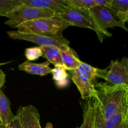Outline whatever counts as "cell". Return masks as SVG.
Listing matches in <instances>:
<instances>
[{"instance_id":"9","label":"cell","mask_w":128,"mask_h":128,"mask_svg":"<svg viewBox=\"0 0 128 128\" xmlns=\"http://www.w3.org/2000/svg\"><path fill=\"white\" fill-rule=\"evenodd\" d=\"M127 110V100L125 94L122 102L116 112L107 120L99 124H95V128H128Z\"/></svg>"},{"instance_id":"30","label":"cell","mask_w":128,"mask_h":128,"mask_svg":"<svg viewBox=\"0 0 128 128\" xmlns=\"http://www.w3.org/2000/svg\"><path fill=\"white\" fill-rule=\"evenodd\" d=\"M126 98H127V100L128 101V87L127 89V91H126Z\"/></svg>"},{"instance_id":"32","label":"cell","mask_w":128,"mask_h":128,"mask_svg":"<svg viewBox=\"0 0 128 128\" xmlns=\"http://www.w3.org/2000/svg\"></svg>"},{"instance_id":"6","label":"cell","mask_w":128,"mask_h":128,"mask_svg":"<svg viewBox=\"0 0 128 128\" xmlns=\"http://www.w3.org/2000/svg\"><path fill=\"white\" fill-rule=\"evenodd\" d=\"M101 78L108 84L128 86V58L111 61L109 67L103 70Z\"/></svg>"},{"instance_id":"27","label":"cell","mask_w":128,"mask_h":128,"mask_svg":"<svg viewBox=\"0 0 128 128\" xmlns=\"http://www.w3.org/2000/svg\"><path fill=\"white\" fill-rule=\"evenodd\" d=\"M0 128H16V126H15V125L14 124L13 122H12L11 124H10L8 126H5V127H3V126H2L1 125H0Z\"/></svg>"},{"instance_id":"25","label":"cell","mask_w":128,"mask_h":128,"mask_svg":"<svg viewBox=\"0 0 128 128\" xmlns=\"http://www.w3.org/2000/svg\"><path fill=\"white\" fill-rule=\"evenodd\" d=\"M5 81H6V75L4 72L0 69V90H1V88L4 84Z\"/></svg>"},{"instance_id":"33","label":"cell","mask_w":128,"mask_h":128,"mask_svg":"<svg viewBox=\"0 0 128 128\" xmlns=\"http://www.w3.org/2000/svg\"></svg>"},{"instance_id":"3","label":"cell","mask_w":128,"mask_h":128,"mask_svg":"<svg viewBox=\"0 0 128 128\" xmlns=\"http://www.w3.org/2000/svg\"><path fill=\"white\" fill-rule=\"evenodd\" d=\"M54 16L55 12L50 10L29 7L21 4L5 15L8 20L5 21L4 24L12 28H18L19 26L26 22Z\"/></svg>"},{"instance_id":"16","label":"cell","mask_w":128,"mask_h":128,"mask_svg":"<svg viewBox=\"0 0 128 128\" xmlns=\"http://www.w3.org/2000/svg\"><path fill=\"white\" fill-rule=\"evenodd\" d=\"M43 56L48 62L52 63L55 66L61 65L64 66L61 59V52L59 48L52 46H44L40 47Z\"/></svg>"},{"instance_id":"17","label":"cell","mask_w":128,"mask_h":128,"mask_svg":"<svg viewBox=\"0 0 128 128\" xmlns=\"http://www.w3.org/2000/svg\"><path fill=\"white\" fill-rule=\"evenodd\" d=\"M52 78L60 87H64L68 83L69 74L67 72V70L64 66L58 65L55 66L54 69H52Z\"/></svg>"},{"instance_id":"29","label":"cell","mask_w":128,"mask_h":128,"mask_svg":"<svg viewBox=\"0 0 128 128\" xmlns=\"http://www.w3.org/2000/svg\"><path fill=\"white\" fill-rule=\"evenodd\" d=\"M127 100V98H126ZM127 104H128V110H127V115H126V119H127V121H128V101L127 100Z\"/></svg>"},{"instance_id":"5","label":"cell","mask_w":128,"mask_h":128,"mask_svg":"<svg viewBox=\"0 0 128 128\" xmlns=\"http://www.w3.org/2000/svg\"><path fill=\"white\" fill-rule=\"evenodd\" d=\"M95 26L102 36L111 37L112 34L108 31V28L120 27L128 31L126 22L120 21L115 18L109 9L100 6H96L89 10Z\"/></svg>"},{"instance_id":"31","label":"cell","mask_w":128,"mask_h":128,"mask_svg":"<svg viewBox=\"0 0 128 128\" xmlns=\"http://www.w3.org/2000/svg\"><path fill=\"white\" fill-rule=\"evenodd\" d=\"M8 63V62H4V63H0V66H2V65H4V64H6Z\"/></svg>"},{"instance_id":"2","label":"cell","mask_w":128,"mask_h":128,"mask_svg":"<svg viewBox=\"0 0 128 128\" xmlns=\"http://www.w3.org/2000/svg\"><path fill=\"white\" fill-rule=\"evenodd\" d=\"M70 26L68 22L54 16L41 18L22 23L18 27V31L23 33L34 34L50 38L62 37V32Z\"/></svg>"},{"instance_id":"21","label":"cell","mask_w":128,"mask_h":128,"mask_svg":"<svg viewBox=\"0 0 128 128\" xmlns=\"http://www.w3.org/2000/svg\"><path fill=\"white\" fill-rule=\"evenodd\" d=\"M112 14L128 12V0H112L110 8Z\"/></svg>"},{"instance_id":"18","label":"cell","mask_w":128,"mask_h":128,"mask_svg":"<svg viewBox=\"0 0 128 128\" xmlns=\"http://www.w3.org/2000/svg\"><path fill=\"white\" fill-rule=\"evenodd\" d=\"M78 69H80L82 72H83L87 76L91 83L93 84L94 85L97 83L96 78H99L101 69L92 67L91 65L82 62V61H81V62L80 63Z\"/></svg>"},{"instance_id":"10","label":"cell","mask_w":128,"mask_h":128,"mask_svg":"<svg viewBox=\"0 0 128 128\" xmlns=\"http://www.w3.org/2000/svg\"><path fill=\"white\" fill-rule=\"evenodd\" d=\"M16 116L22 128H41L40 112L32 105L20 106L17 110Z\"/></svg>"},{"instance_id":"26","label":"cell","mask_w":128,"mask_h":128,"mask_svg":"<svg viewBox=\"0 0 128 128\" xmlns=\"http://www.w3.org/2000/svg\"><path fill=\"white\" fill-rule=\"evenodd\" d=\"M12 122L14 123V124L15 125V126H16V128H22V126H21V123H20V120H19L18 118L16 116H15L14 119L13 120V121H12Z\"/></svg>"},{"instance_id":"20","label":"cell","mask_w":128,"mask_h":128,"mask_svg":"<svg viewBox=\"0 0 128 128\" xmlns=\"http://www.w3.org/2000/svg\"><path fill=\"white\" fill-rule=\"evenodd\" d=\"M68 4L75 8L88 11L96 6L94 0H66Z\"/></svg>"},{"instance_id":"22","label":"cell","mask_w":128,"mask_h":128,"mask_svg":"<svg viewBox=\"0 0 128 128\" xmlns=\"http://www.w3.org/2000/svg\"><path fill=\"white\" fill-rule=\"evenodd\" d=\"M24 54L28 61H34L43 56L42 51L39 46L26 48L24 51Z\"/></svg>"},{"instance_id":"28","label":"cell","mask_w":128,"mask_h":128,"mask_svg":"<svg viewBox=\"0 0 128 128\" xmlns=\"http://www.w3.org/2000/svg\"><path fill=\"white\" fill-rule=\"evenodd\" d=\"M44 128H53V126H52V123H51V122H47V124H46V126H45Z\"/></svg>"},{"instance_id":"14","label":"cell","mask_w":128,"mask_h":128,"mask_svg":"<svg viewBox=\"0 0 128 128\" xmlns=\"http://www.w3.org/2000/svg\"><path fill=\"white\" fill-rule=\"evenodd\" d=\"M50 62L48 61L42 63H34L27 60L20 64L18 68L30 74L44 76L52 72V68H50Z\"/></svg>"},{"instance_id":"24","label":"cell","mask_w":128,"mask_h":128,"mask_svg":"<svg viewBox=\"0 0 128 128\" xmlns=\"http://www.w3.org/2000/svg\"><path fill=\"white\" fill-rule=\"evenodd\" d=\"M115 16L118 18L120 21L122 22H128V12L122 13V12H118L115 14Z\"/></svg>"},{"instance_id":"15","label":"cell","mask_w":128,"mask_h":128,"mask_svg":"<svg viewBox=\"0 0 128 128\" xmlns=\"http://www.w3.org/2000/svg\"><path fill=\"white\" fill-rule=\"evenodd\" d=\"M16 115L11 111V102L2 90H0V124L2 126H8L12 122Z\"/></svg>"},{"instance_id":"1","label":"cell","mask_w":128,"mask_h":128,"mask_svg":"<svg viewBox=\"0 0 128 128\" xmlns=\"http://www.w3.org/2000/svg\"><path fill=\"white\" fill-rule=\"evenodd\" d=\"M128 86L110 85L101 82L94 85L98 93L96 99V123L99 124L110 118L118 109Z\"/></svg>"},{"instance_id":"12","label":"cell","mask_w":128,"mask_h":128,"mask_svg":"<svg viewBox=\"0 0 128 128\" xmlns=\"http://www.w3.org/2000/svg\"><path fill=\"white\" fill-rule=\"evenodd\" d=\"M83 120L78 128H95L96 123V99L90 98L82 104Z\"/></svg>"},{"instance_id":"7","label":"cell","mask_w":128,"mask_h":128,"mask_svg":"<svg viewBox=\"0 0 128 128\" xmlns=\"http://www.w3.org/2000/svg\"><path fill=\"white\" fill-rule=\"evenodd\" d=\"M9 37L13 40H24L39 45V47L44 46H56L60 48L64 45H70V41L64 37L50 38L41 35L20 32L18 31H10L7 32Z\"/></svg>"},{"instance_id":"23","label":"cell","mask_w":128,"mask_h":128,"mask_svg":"<svg viewBox=\"0 0 128 128\" xmlns=\"http://www.w3.org/2000/svg\"><path fill=\"white\" fill-rule=\"evenodd\" d=\"M96 6H102L108 9L110 8L112 0H94Z\"/></svg>"},{"instance_id":"4","label":"cell","mask_w":128,"mask_h":128,"mask_svg":"<svg viewBox=\"0 0 128 128\" xmlns=\"http://www.w3.org/2000/svg\"><path fill=\"white\" fill-rule=\"evenodd\" d=\"M67 2V1H66ZM68 22L70 26L88 28L94 31L98 35L99 40L102 42L104 36H102L95 26L92 17L88 11L79 10L68 4L55 14Z\"/></svg>"},{"instance_id":"34","label":"cell","mask_w":128,"mask_h":128,"mask_svg":"<svg viewBox=\"0 0 128 128\" xmlns=\"http://www.w3.org/2000/svg\"><path fill=\"white\" fill-rule=\"evenodd\" d=\"M0 125H1V124H0Z\"/></svg>"},{"instance_id":"13","label":"cell","mask_w":128,"mask_h":128,"mask_svg":"<svg viewBox=\"0 0 128 128\" xmlns=\"http://www.w3.org/2000/svg\"><path fill=\"white\" fill-rule=\"evenodd\" d=\"M61 59L65 68L68 71L76 70L80 66L81 61L75 52L68 45H64L60 48Z\"/></svg>"},{"instance_id":"8","label":"cell","mask_w":128,"mask_h":128,"mask_svg":"<svg viewBox=\"0 0 128 128\" xmlns=\"http://www.w3.org/2000/svg\"><path fill=\"white\" fill-rule=\"evenodd\" d=\"M71 80L81 94V98L87 100L90 98L98 99L94 85L91 83L86 74L80 69L70 71Z\"/></svg>"},{"instance_id":"19","label":"cell","mask_w":128,"mask_h":128,"mask_svg":"<svg viewBox=\"0 0 128 128\" xmlns=\"http://www.w3.org/2000/svg\"><path fill=\"white\" fill-rule=\"evenodd\" d=\"M23 0H0V16H5L11 11L22 4Z\"/></svg>"},{"instance_id":"11","label":"cell","mask_w":128,"mask_h":128,"mask_svg":"<svg viewBox=\"0 0 128 128\" xmlns=\"http://www.w3.org/2000/svg\"><path fill=\"white\" fill-rule=\"evenodd\" d=\"M22 4L29 7L50 10L56 14L67 5V2L66 0H23Z\"/></svg>"}]
</instances>
